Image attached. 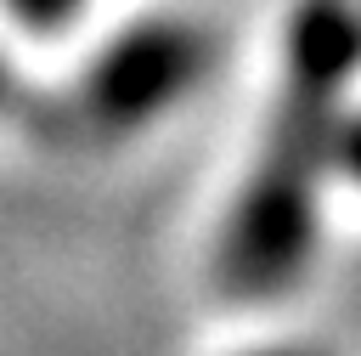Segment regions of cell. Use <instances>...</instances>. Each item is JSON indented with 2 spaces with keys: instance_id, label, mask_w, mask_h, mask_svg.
Here are the masks:
<instances>
[{
  "instance_id": "cell-5",
  "label": "cell",
  "mask_w": 361,
  "mask_h": 356,
  "mask_svg": "<svg viewBox=\"0 0 361 356\" xmlns=\"http://www.w3.org/2000/svg\"><path fill=\"white\" fill-rule=\"evenodd\" d=\"M237 356H322V350H310V345H248Z\"/></svg>"
},
{
  "instance_id": "cell-4",
  "label": "cell",
  "mask_w": 361,
  "mask_h": 356,
  "mask_svg": "<svg viewBox=\"0 0 361 356\" xmlns=\"http://www.w3.org/2000/svg\"><path fill=\"white\" fill-rule=\"evenodd\" d=\"M338 181L361 186V107H350L344 136H338Z\"/></svg>"
},
{
  "instance_id": "cell-1",
  "label": "cell",
  "mask_w": 361,
  "mask_h": 356,
  "mask_svg": "<svg viewBox=\"0 0 361 356\" xmlns=\"http://www.w3.org/2000/svg\"><path fill=\"white\" fill-rule=\"evenodd\" d=\"M361 79V6L299 0L282 28L276 96L214 237V283L243 305L288 294L316 254L322 198L338 181V136Z\"/></svg>"
},
{
  "instance_id": "cell-2",
  "label": "cell",
  "mask_w": 361,
  "mask_h": 356,
  "mask_svg": "<svg viewBox=\"0 0 361 356\" xmlns=\"http://www.w3.org/2000/svg\"><path fill=\"white\" fill-rule=\"evenodd\" d=\"M220 62L214 23L192 11H147L113 28L62 96V130L79 141H130L186 107Z\"/></svg>"
},
{
  "instance_id": "cell-3",
  "label": "cell",
  "mask_w": 361,
  "mask_h": 356,
  "mask_svg": "<svg viewBox=\"0 0 361 356\" xmlns=\"http://www.w3.org/2000/svg\"><path fill=\"white\" fill-rule=\"evenodd\" d=\"M85 6H90V0H6L11 23H17L23 34H34V40H56V34H68V28L85 17Z\"/></svg>"
}]
</instances>
